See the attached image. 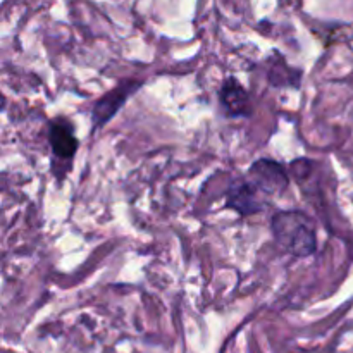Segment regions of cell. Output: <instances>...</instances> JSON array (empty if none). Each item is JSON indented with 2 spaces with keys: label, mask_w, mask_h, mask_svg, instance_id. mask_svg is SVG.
Segmentation results:
<instances>
[{
  "label": "cell",
  "mask_w": 353,
  "mask_h": 353,
  "mask_svg": "<svg viewBox=\"0 0 353 353\" xmlns=\"http://www.w3.org/2000/svg\"><path fill=\"white\" fill-rule=\"evenodd\" d=\"M247 178L264 193L265 196H279L288 190L290 172L281 162L274 159H257L248 168Z\"/></svg>",
  "instance_id": "3957f363"
},
{
  "label": "cell",
  "mask_w": 353,
  "mask_h": 353,
  "mask_svg": "<svg viewBox=\"0 0 353 353\" xmlns=\"http://www.w3.org/2000/svg\"><path fill=\"white\" fill-rule=\"evenodd\" d=\"M219 103L226 117H250L252 99L243 85L234 76H228L219 88Z\"/></svg>",
  "instance_id": "8992f818"
},
{
  "label": "cell",
  "mask_w": 353,
  "mask_h": 353,
  "mask_svg": "<svg viewBox=\"0 0 353 353\" xmlns=\"http://www.w3.org/2000/svg\"><path fill=\"white\" fill-rule=\"evenodd\" d=\"M271 231L276 243L293 257L305 259L316 254V230L302 210H278L271 217Z\"/></svg>",
  "instance_id": "6da1fadb"
},
{
  "label": "cell",
  "mask_w": 353,
  "mask_h": 353,
  "mask_svg": "<svg viewBox=\"0 0 353 353\" xmlns=\"http://www.w3.org/2000/svg\"><path fill=\"white\" fill-rule=\"evenodd\" d=\"M47 138L50 145L52 161H54V174L62 179L71 169V162L79 147L74 124L65 117H55L48 123Z\"/></svg>",
  "instance_id": "7a4b0ae2"
},
{
  "label": "cell",
  "mask_w": 353,
  "mask_h": 353,
  "mask_svg": "<svg viewBox=\"0 0 353 353\" xmlns=\"http://www.w3.org/2000/svg\"><path fill=\"white\" fill-rule=\"evenodd\" d=\"M302 74V69L290 65L278 50L268 59L265 76H268L269 85L274 88H300Z\"/></svg>",
  "instance_id": "52a82bcc"
},
{
  "label": "cell",
  "mask_w": 353,
  "mask_h": 353,
  "mask_svg": "<svg viewBox=\"0 0 353 353\" xmlns=\"http://www.w3.org/2000/svg\"><path fill=\"white\" fill-rule=\"evenodd\" d=\"M143 86V79H124L119 85L114 86L110 92L97 99V102L92 107V126L93 130L103 128L117 112L121 107L130 100L133 93Z\"/></svg>",
  "instance_id": "277c9868"
},
{
  "label": "cell",
  "mask_w": 353,
  "mask_h": 353,
  "mask_svg": "<svg viewBox=\"0 0 353 353\" xmlns=\"http://www.w3.org/2000/svg\"><path fill=\"white\" fill-rule=\"evenodd\" d=\"M265 199L268 196L245 176V178H236L228 186L226 207L233 209L241 217H248L265 209L268 203Z\"/></svg>",
  "instance_id": "5b68a950"
}]
</instances>
